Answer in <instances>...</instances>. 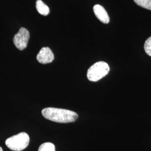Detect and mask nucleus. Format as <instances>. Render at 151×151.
Returning a JSON list of instances; mask_svg holds the SVG:
<instances>
[{
    "label": "nucleus",
    "instance_id": "39448f33",
    "mask_svg": "<svg viewBox=\"0 0 151 151\" xmlns=\"http://www.w3.org/2000/svg\"><path fill=\"white\" fill-rule=\"evenodd\" d=\"M54 59L53 53L48 47L42 48L37 56V60L38 62L44 65L52 63Z\"/></svg>",
    "mask_w": 151,
    "mask_h": 151
},
{
    "label": "nucleus",
    "instance_id": "1a4fd4ad",
    "mask_svg": "<svg viewBox=\"0 0 151 151\" xmlns=\"http://www.w3.org/2000/svg\"><path fill=\"white\" fill-rule=\"evenodd\" d=\"M137 5L151 10V0H133Z\"/></svg>",
    "mask_w": 151,
    "mask_h": 151
},
{
    "label": "nucleus",
    "instance_id": "f03ea898",
    "mask_svg": "<svg viewBox=\"0 0 151 151\" xmlns=\"http://www.w3.org/2000/svg\"><path fill=\"white\" fill-rule=\"evenodd\" d=\"M30 142L29 136L25 132L13 135L6 140V146L11 150L22 151L27 147Z\"/></svg>",
    "mask_w": 151,
    "mask_h": 151
},
{
    "label": "nucleus",
    "instance_id": "9d476101",
    "mask_svg": "<svg viewBox=\"0 0 151 151\" xmlns=\"http://www.w3.org/2000/svg\"><path fill=\"white\" fill-rule=\"evenodd\" d=\"M144 49L147 54L151 57V37L146 40Z\"/></svg>",
    "mask_w": 151,
    "mask_h": 151
},
{
    "label": "nucleus",
    "instance_id": "9b49d317",
    "mask_svg": "<svg viewBox=\"0 0 151 151\" xmlns=\"http://www.w3.org/2000/svg\"><path fill=\"white\" fill-rule=\"evenodd\" d=\"M0 151H3V150H2V147H0Z\"/></svg>",
    "mask_w": 151,
    "mask_h": 151
},
{
    "label": "nucleus",
    "instance_id": "0eeeda50",
    "mask_svg": "<svg viewBox=\"0 0 151 151\" xmlns=\"http://www.w3.org/2000/svg\"><path fill=\"white\" fill-rule=\"evenodd\" d=\"M36 8L38 12L43 16H47L49 14L48 6L45 4L42 0H37L36 2Z\"/></svg>",
    "mask_w": 151,
    "mask_h": 151
},
{
    "label": "nucleus",
    "instance_id": "f257e3e1",
    "mask_svg": "<svg viewBox=\"0 0 151 151\" xmlns=\"http://www.w3.org/2000/svg\"><path fill=\"white\" fill-rule=\"evenodd\" d=\"M42 113L45 119L60 123H72L78 117V114L73 111L59 108H44Z\"/></svg>",
    "mask_w": 151,
    "mask_h": 151
},
{
    "label": "nucleus",
    "instance_id": "20e7f679",
    "mask_svg": "<svg viewBox=\"0 0 151 151\" xmlns=\"http://www.w3.org/2000/svg\"><path fill=\"white\" fill-rule=\"evenodd\" d=\"M29 38V32L27 29L21 27L18 32L15 35L13 38V42L17 48L22 50L27 47Z\"/></svg>",
    "mask_w": 151,
    "mask_h": 151
},
{
    "label": "nucleus",
    "instance_id": "6e6552de",
    "mask_svg": "<svg viewBox=\"0 0 151 151\" xmlns=\"http://www.w3.org/2000/svg\"><path fill=\"white\" fill-rule=\"evenodd\" d=\"M38 151H55V148L53 143L47 142L40 146Z\"/></svg>",
    "mask_w": 151,
    "mask_h": 151
},
{
    "label": "nucleus",
    "instance_id": "423d86ee",
    "mask_svg": "<svg viewBox=\"0 0 151 151\" xmlns=\"http://www.w3.org/2000/svg\"><path fill=\"white\" fill-rule=\"evenodd\" d=\"M94 14L97 19L104 24H108L110 22V17L104 7L100 5H96L93 8Z\"/></svg>",
    "mask_w": 151,
    "mask_h": 151
},
{
    "label": "nucleus",
    "instance_id": "7ed1b4c3",
    "mask_svg": "<svg viewBox=\"0 0 151 151\" xmlns=\"http://www.w3.org/2000/svg\"><path fill=\"white\" fill-rule=\"evenodd\" d=\"M109 70L110 67L107 63L103 61L98 62L88 68L87 77L88 80L96 82L107 75Z\"/></svg>",
    "mask_w": 151,
    "mask_h": 151
}]
</instances>
